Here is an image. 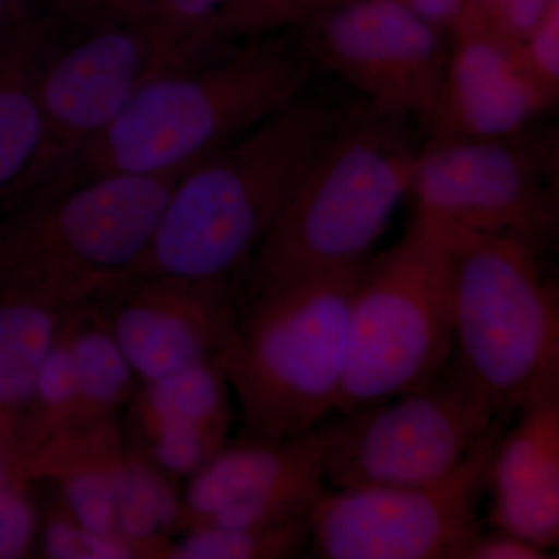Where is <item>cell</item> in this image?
<instances>
[{"label":"cell","instance_id":"obj_15","mask_svg":"<svg viewBox=\"0 0 559 559\" xmlns=\"http://www.w3.org/2000/svg\"><path fill=\"white\" fill-rule=\"evenodd\" d=\"M450 38L428 138H507L557 103L558 92L536 75L521 40L492 28L474 3Z\"/></svg>","mask_w":559,"mask_h":559},{"label":"cell","instance_id":"obj_14","mask_svg":"<svg viewBox=\"0 0 559 559\" xmlns=\"http://www.w3.org/2000/svg\"><path fill=\"white\" fill-rule=\"evenodd\" d=\"M237 286L127 275L94 297L139 382L218 359L235 333Z\"/></svg>","mask_w":559,"mask_h":559},{"label":"cell","instance_id":"obj_20","mask_svg":"<svg viewBox=\"0 0 559 559\" xmlns=\"http://www.w3.org/2000/svg\"><path fill=\"white\" fill-rule=\"evenodd\" d=\"M66 330L79 392V417L70 432L120 418L139 380L95 301L70 308Z\"/></svg>","mask_w":559,"mask_h":559},{"label":"cell","instance_id":"obj_1","mask_svg":"<svg viewBox=\"0 0 559 559\" xmlns=\"http://www.w3.org/2000/svg\"><path fill=\"white\" fill-rule=\"evenodd\" d=\"M360 112L301 92L194 162L173 183L148 248L128 275L235 285L312 162Z\"/></svg>","mask_w":559,"mask_h":559},{"label":"cell","instance_id":"obj_21","mask_svg":"<svg viewBox=\"0 0 559 559\" xmlns=\"http://www.w3.org/2000/svg\"><path fill=\"white\" fill-rule=\"evenodd\" d=\"M76 417L79 392L70 358L64 314L60 334L40 367L31 404L17 430L14 457L22 476L33 455L38 454L50 441L75 428Z\"/></svg>","mask_w":559,"mask_h":559},{"label":"cell","instance_id":"obj_10","mask_svg":"<svg viewBox=\"0 0 559 559\" xmlns=\"http://www.w3.org/2000/svg\"><path fill=\"white\" fill-rule=\"evenodd\" d=\"M500 417L447 369L425 388L359 411L331 452L325 480L336 489L430 484L448 476Z\"/></svg>","mask_w":559,"mask_h":559},{"label":"cell","instance_id":"obj_31","mask_svg":"<svg viewBox=\"0 0 559 559\" xmlns=\"http://www.w3.org/2000/svg\"><path fill=\"white\" fill-rule=\"evenodd\" d=\"M20 481H28L22 476L20 466L14 460L13 452L7 444L0 441V496L9 491L11 487L20 484Z\"/></svg>","mask_w":559,"mask_h":559},{"label":"cell","instance_id":"obj_26","mask_svg":"<svg viewBox=\"0 0 559 559\" xmlns=\"http://www.w3.org/2000/svg\"><path fill=\"white\" fill-rule=\"evenodd\" d=\"M28 491L31 481H20L0 496V559L32 557L38 546L39 513Z\"/></svg>","mask_w":559,"mask_h":559},{"label":"cell","instance_id":"obj_7","mask_svg":"<svg viewBox=\"0 0 559 559\" xmlns=\"http://www.w3.org/2000/svg\"><path fill=\"white\" fill-rule=\"evenodd\" d=\"M452 352L450 250L439 226L415 212L399 241L359 272L337 414L425 388L443 374Z\"/></svg>","mask_w":559,"mask_h":559},{"label":"cell","instance_id":"obj_24","mask_svg":"<svg viewBox=\"0 0 559 559\" xmlns=\"http://www.w3.org/2000/svg\"><path fill=\"white\" fill-rule=\"evenodd\" d=\"M38 550L50 559H139L138 551L123 540L98 535L81 525L55 495L39 513Z\"/></svg>","mask_w":559,"mask_h":559},{"label":"cell","instance_id":"obj_29","mask_svg":"<svg viewBox=\"0 0 559 559\" xmlns=\"http://www.w3.org/2000/svg\"><path fill=\"white\" fill-rule=\"evenodd\" d=\"M554 558L551 551L539 549L528 540L510 533L498 532L485 536L479 533L463 551L462 559H546Z\"/></svg>","mask_w":559,"mask_h":559},{"label":"cell","instance_id":"obj_18","mask_svg":"<svg viewBox=\"0 0 559 559\" xmlns=\"http://www.w3.org/2000/svg\"><path fill=\"white\" fill-rule=\"evenodd\" d=\"M49 36L24 27L0 46V213L20 201L43 139L39 75Z\"/></svg>","mask_w":559,"mask_h":559},{"label":"cell","instance_id":"obj_12","mask_svg":"<svg viewBox=\"0 0 559 559\" xmlns=\"http://www.w3.org/2000/svg\"><path fill=\"white\" fill-rule=\"evenodd\" d=\"M444 35L396 0H337L300 38L316 68L360 92L371 112L426 127L450 55Z\"/></svg>","mask_w":559,"mask_h":559},{"label":"cell","instance_id":"obj_25","mask_svg":"<svg viewBox=\"0 0 559 559\" xmlns=\"http://www.w3.org/2000/svg\"><path fill=\"white\" fill-rule=\"evenodd\" d=\"M337 0H230L216 21V46L235 38H260L283 25L310 22Z\"/></svg>","mask_w":559,"mask_h":559},{"label":"cell","instance_id":"obj_28","mask_svg":"<svg viewBox=\"0 0 559 559\" xmlns=\"http://www.w3.org/2000/svg\"><path fill=\"white\" fill-rule=\"evenodd\" d=\"M536 75L550 90L559 92V0L547 11L535 31L522 40Z\"/></svg>","mask_w":559,"mask_h":559},{"label":"cell","instance_id":"obj_11","mask_svg":"<svg viewBox=\"0 0 559 559\" xmlns=\"http://www.w3.org/2000/svg\"><path fill=\"white\" fill-rule=\"evenodd\" d=\"M157 69L150 28L130 22L51 44L39 75L40 148L13 207L60 189L84 151Z\"/></svg>","mask_w":559,"mask_h":559},{"label":"cell","instance_id":"obj_23","mask_svg":"<svg viewBox=\"0 0 559 559\" xmlns=\"http://www.w3.org/2000/svg\"><path fill=\"white\" fill-rule=\"evenodd\" d=\"M229 2L164 0V17L159 24L148 27L156 46L159 69L189 64L218 49L215 25Z\"/></svg>","mask_w":559,"mask_h":559},{"label":"cell","instance_id":"obj_3","mask_svg":"<svg viewBox=\"0 0 559 559\" xmlns=\"http://www.w3.org/2000/svg\"><path fill=\"white\" fill-rule=\"evenodd\" d=\"M418 151L411 119L362 110L312 162L250 261L238 299L362 266L411 194Z\"/></svg>","mask_w":559,"mask_h":559},{"label":"cell","instance_id":"obj_4","mask_svg":"<svg viewBox=\"0 0 559 559\" xmlns=\"http://www.w3.org/2000/svg\"><path fill=\"white\" fill-rule=\"evenodd\" d=\"M362 266L238 299L237 326L218 360L240 404L245 436L288 439L337 412L349 305Z\"/></svg>","mask_w":559,"mask_h":559},{"label":"cell","instance_id":"obj_13","mask_svg":"<svg viewBox=\"0 0 559 559\" xmlns=\"http://www.w3.org/2000/svg\"><path fill=\"white\" fill-rule=\"evenodd\" d=\"M358 421V412L320 423L282 440L227 444L187 480L182 532L193 527H242L308 520L325 495L331 452ZM180 532V533H182Z\"/></svg>","mask_w":559,"mask_h":559},{"label":"cell","instance_id":"obj_16","mask_svg":"<svg viewBox=\"0 0 559 559\" xmlns=\"http://www.w3.org/2000/svg\"><path fill=\"white\" fill-rule=\"evenodd\" d=\"M123 417L134 454L175 485L189 480L227 443L230 388L219 360L139 382Z\"/></svg>","mask_w":559,"mask_h":559},{"label":"cell","instance_id":"obj_30","mask_svg":"<svg viewBox=\"0 0 559 559\" xmlns=\"http://www.w3.org/2000/svg\"><path fill=\"white\" fill-rule=\"evenodd\" d=\"M433 27L450 35L462 21L473 0H396Z\"/></svg>","mask_w":559,"mask_h":559},{"label":"cell","instance_id":"obj_8","mask_svg":"<svg viewBox=\"0 0 559 559\" xmlns=\"http://www.w3.org/2000/svg\"><path fill=\"white\" fill-rule=\"evenodd\" d=\"M411 194L426 218L543 257L558 231V132L530 127L507 138H428Z\"/></svg>","mask_w":559,"mask_h":559},{"label":"cell","instance_id":"obj_19","mask_svg":"<svg viewBox=\"0 0 559 559\" xmlns=\"http://www.w3.org/2000/svg\"><path fill=\"white\" fill-rule=\"evenodd\" d=\"M68 311L25 294L0 293V441L13 455L40 367Z\"/></svg>","mask_w":559,"mask_h":559},{"label":"cell","instance_id":"obj_6","mask_svg":"<svg viewBox=\"0 0 559 559\" xmlns=\"http://www.w3.org/2000/svg\"><path fill=\"white\" fill-rule=\"evenodd\" d=\"M178 176H92L0 213V293L94 299L148 248Z\"/></svg>","mask_w":559,"mask_h":559},{"label":"cell","instance_id":"obj_27","mask_svg":"<svg viewBox=\"0 0 559 559\" xmlns=\"http://www.w3.org/2000/svg\"><path fill=\"white\" fill-rule=\"evenodd\" d=\"M558 0H473L474 7L496 31L524 40Z\"/></svg>","mask_w":559,"mask_h":559},{"label":"cell","instance_id":"obj_17","mask_svg":"<svg viewBox=\"0 0 559 559\" xmlns=\"http://www.w3.org/2000/svg\"><path fill=\"white\" fill-rule=\"evenodd\" d=\"M503 430L488 471L489 521L551 551L559 540V380L539 389Z\"/></svg>","mask_w":559,"mask_h":559},{"label":"cell","instance_id":"obj_22","mask_svg":"<svg viewBox=\"0 0 559 559\" xmlns=\"http://www.w3.org/2000/svg\"><path fill=\"white\" fill-rule=\"evenodd\" d=\"M173 539L165 559H286L308 549V520L242 527H193Z\"/></svg>","mask_w":559,"mask_h":559},{"label":"cell","instance_id":"obj_5","mask_svg":"<svg viewBox=\"0 0 559 559\" xmlns=\"http://www.w3.org/2000/svg\"><path fill=\"white\" fill-rule=\"evenodd\" d=\"M454 352L448 371L496 415L513 417L559 380L558 289L532 250L444 223Z\"/></svg>","mask_w":559,"mask_h":559},{"label":"cell","instance_id":"obj_9","mask_svg":"<svg viewBox=\"0 0 559 559\" xmlns=\"http://www.w3.org/2000/svg\"><path fill=\"white\" fill-rule=\"evenodd\" d=\"M510 417L448 476L399 488L336 489L312 509L308 551L323 559H462L480 533L477 503Z\"/></svg>","mask_w":559,"mask_h":559},{"label":"cell","instance_id":"obj_32","mask_svg":"<svg viewBox=\"0 0 559 559\" xmlns=\"http://www.w3.org/2000/svg\"><path fill=\"white\" fill-rule=\"evenodd\" d=\"M11 5L13 0H0V46L13 38L24 27L11 24Z\"/></svg>","mask_w":559,"mask_h":559},{"label":"cell","instance_id":"obj_2","mask_svg":"<svg viewBox=\"0 0 559 559\" xmlns=\"http://www.w3.org/2000/svg\"><path fill=\"white\" fill-rule=\"evenodd\" d=\"M314 69L300 36H260L154 70L58 190L92 176L180 175L299 97Z\"/></svg>","mask_w":559,"mask_h":559}]
</instances>
